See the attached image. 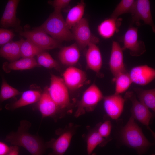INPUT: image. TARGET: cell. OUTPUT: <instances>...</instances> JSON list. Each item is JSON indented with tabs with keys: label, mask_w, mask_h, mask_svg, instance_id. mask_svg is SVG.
<instances>
[{
	"label": "cell",
	"mask_w": 155,
	"mask_h": 155,
	"mask_svg": "<svg viewBox=\"0 0 155 155\" xmlns=\"http://www.w3.org/2000/svg\"><path fill=\"white\" fill-rule=\"evenodd\" d=\"M115 82V94H120L126 91L132 83L127 72L121 73L114 78Z\"/></svg>",
	"instance_id": "83f0119b"
},
{
	"label": "cell",
	"mask_w": 155,
	"mask_h": 155,
	"mask_svg": "<svg viewBox=\"0 0 155 155\" xmlns=\"http://www.w3.org/2000/svg\"><path fill=\"white\" fill-rule=\"evenodd\" d=\"M14 29L0 28V46L12 40L15 36Z\"/></svg>",
	"instance_id": "d6a6232c"
},
{
	"label": "cell",
	"mask_w": 155,
	"mask_h": 155,
	"mask_svg": "<svg viewBox=\"0 0 155 155\" xmlns=\"http://www.w3.org/2000/svg\"><path fill=\"white\" fill-rule=\"evenodd\" d=\"M7 155H19L18 146L14 145L11 146L9 151Z\"/></svg>",
	"instance_id": "d590c367"
},
{
	"label": "cell",
	"mask_w": 155,
	"mask_h": 155,
	"mask_svg": "<svg viewBox=\"0 0 155 155\" xmlns=\"http://www.w3.org/2000/svg\"><path fill=\"white\" fill-rule=\"evenodd\" d=\"M36 61L39 66L49 69L54 68L59 70L60 69L58 62L48 52H43L37 56Z\"/></svg>",
	"instance_id": "f546056e"
},
{
	"label": "cell",
	"mask_w": 155,
	"mask_h": 155,
	"mask_svg": "<svg viewBox=\"0 0 155 155\" xmlns=\"http://www.w3.org/2000/svg\"><path fill=\"white\" fill-rule=\"evenodd\" d=\"M121 137L124 145L135 149L140 155L144 153L154 145L146 138L131 116L122 129Z\"/></svg>",
	"instance_id": "7a4b0ae2"
},
{
	"label": "cell",
	"mask_w": 155,
	"mask_h": 155,
	"mask_svg": "<svg viewBox=\"0 0 155 155\" xmlns=\"http://www.w3.org/2000/svg\"><path fill=\"white\" fill-rule=\"evenodd\" d=\"M31 126L30 122L21 121L17 131L9 133L5 140L13 145L23 147L31 155H43L47 149L46 143L39 136L29 132Z\"/></svg>",
	"instance_id": "6da1fadb"
},
{
	"label": "cell",
	"mask_w": 155,
	"mask_h": 155,
	"mask_svg": "<svg viewBox=\"0 0 155 155\" xmlns=\"http://www.w3.org/2000/svg\"><path fill=\"white\" fill-rule=\"evenodd\" d=\"M123 51L128 49L133 56H139L146 51L144 42L138 39V31L137 28L129 27L125 32L123 38Z\"/></svg>",
	"instance_id": "30bf717a"
},
{
	"label": "cell",
	"mask_w": 155,
	"mask_h": 155,
	"mask_svg": "<svg viewBox=\"0 0 155 155\" xmlns=\"http://www.w3.org/2000/svg\"><path fill=\"white\" fill-rule=\"evenodd\" d=\"M91 155H96V153H92V154H91Z\"/></svg>",
	"instance_id": "8d00e7d4"
},
{
	"label": "cell",
	"mask_w": 155,
	"mask_h": 155,
	"mask_svg": "<svg viewBox=\"0 0 155 155\" xmlns=\"http://www.w3.org/2000/svg\"><path fill=\"white\" fill-rule=\"evenodd\" d=\"M131 15L132 21L133 23L138 25L140 21L142 20L145 24L150 26L155 33V26L152 19L149 0H135Z\"/></svg>",
	"instance_id": "8fae6325"
},
{
	"label": "cell",
	"mask_w": 155,
	"mask_h": 155,
	"mask_svg": "<svg viewBox=\"0 0 155 155\" xmlns=\"http://www.w3.org/2000/svg\"><path fill=\"white\" fill-rule=\"evenodd\" d=\"M135 0H122L117 5L111 14V17L118 18L124 14H132L134 9Z\"/></svg>",
	"instance_id": "f1b7e54d"
},
{
	"label": "cell",
	"mask_w": 155,
	"mask_h": 155,
	"mask_svg": "<svg viewBox=\"0 0 155 155\" xmlns=\"http://www.w3.org/2000/svg\"><path fill=\"white\" fill-rule=\"evenodd\" d=\"M123 51L118 42H113L109 65L114 78L121 73L127 72L124 62Z\"/></svg>",
	"instance_id": "5bb4252c"
},
{
	"label": "cell",
	"mask_w": 155,
	"mask_h": 155,
	"mask_svg": "<svg viewBox=\"0 0 155 155\" xmlns=\"http://www.w3.org/2000/svg\"><path fill=\"white\" fill-rule=\"evenodd\" d=\"M77 125L70 123L65 128L56 131L58 136L46 142L47 149L51 148L52 152L49 155H64L68 148L72 138L78 128Z\"/></svg>",
	"instance_id": "8992f818"
},
{
	"label": "cell",
	"mask_w": 155,
	"mask_h": 155,
	"mask_svg": "<svg viewBox=\"0 0 155 155\" xmlns=\"http://www.w3.org/2000/svg\"><path fill=\"white\" fill-rule=\"evenodd\" d=\"M9 146L5 143L0 141V155H7L10 150Z\"/></svg>",
	"instance_id": "e575fe53"
},
{
	"label": "cell",
	"mask_w": 155,
	"mask_h": 155,
	"mask_svg": "<svg viewBox=\"0 0 155 155\" xmlns=\"http://www.w3.org/2000/svg\"><path fill=\"white\" fill-rule=\"evenodd\" d=\"M80 57L79 48L76 43L62 47L58 53L59 60L63 65L73 66L78 62Z\"/></svg>",
	"instance_id": "ffe728a7"
},
{
	"label": "cell",
	"mask_w": 155,
	"mask_h": 155,
	"mask_svg": "<svg viewBox=\"0 0 155 155\" xmlns=\"http://www.w3.org/2000/svg\"><path fill=\"white\" fill-rule=\"evenodd\" d=\"M20 56L22 58L34 57L46 51L37 46L29 40H20Z\"/></svg>",
	"instance_id": "4316f807"
},
{
	"label": "cell",
	"mask_w": 155,
	"mask_h": 155,
	"mask_svg": "<svg viewBox=\"0 0 155 155\" xmlns=\"http://www.w3.org/2000/svg\"><path fill=\"white\" fill-rule=\"evenodd\" d=\"M104 97L101 91L96 85L93 84L90 85L84 92L78 102L75 116L78 117L86 111H93Z\"/></svg>",
	"instance_id": "52a82bcc"
},
{
	"label": "cell",
	"mask_w": 155,
	"mask_h": 155,
	"mask_svg": "<svg viewBox=\"0 0 155 155\" xmlns=\"http://www.w3.org/2000/svg\"><path fill=\"white\" fill-rule=\"evenodd\" d=\"M139 101L149 109L155 111V89L135 88Z\"/></svg>",
	"instance_id": "484cf974"
},
{
	"label": "cell",
	"mask_w": 155,
	"mask_h": 155,
	"mask_svg": "<svg viewBox=\"0 0 155 155\" xmlns=\"http://www.w3.org/2000/svg\"><path fill=\"white\" fill-rule=\"evenodd\" d=\"M96 127L101 136L105 138H108L112 129V124L110 121L106 120L103 123H100Z\"/></svg>",
	"instance_id": "1f68e13d"
},
{
	"label": "cell",
	"mask_w": 155,
	"mask_h": 155,
	"mask_svg": "<svg viewBox=\"0 0 155 155\" xmlns=\"http://www.w3.org/2000/svg\"><path fill=\"white\" fill-rule=\"evenodd\" d=\"M132 83L144 86L152 82L155 78V70L147 65L135 66L129 73Z\"/></svg>",
	"instance_id": "2e32d148"
},
{
	"label": "cell",
	"mask_w": 155,
	"mask_h": 155,
	"mask_svg": "<svg viewBox=\"0 0 155 155\" xmlns=\"http://www.w3.org/2000/svg\"><path fill=\"white\" fill-rule=\"evenodd\" d=\"M47 89L51 97L57 106L60 113L70 108L71 104L68 89L63 79L51 74L50 85Z\"/></svg>",
	"instance_id": "5b68a950"
},
{
	"label": "cell",
	"mask_w": 155,
	"mask_h": 155,
	"mask_svg": "<svg viewBox=\"0 0 155 155\" xmlns=\"http://www.w3.org/2000/svg\"><path fill=\"white\" fill-rule=\"evenodd\" d=\"M121 21V19L111 17L105 19L98 26L97 30L99 34L105 39L110 38L119 31Z\"/></svg>",
	"instance_id": "44dd1931"
},
{
	"label": "cell",
	"mask_w": 155,
	"mask_h": 155,
	"mask_svg": "<svg viewBox=\"0 0 155 155\" xmlns=\"http://www.w3.org/2000/svg\"><path fill=\"white\" fill-rule=\"evenodd\" d=\"M88 47L86 54L87 67L99 75L102 64L100 50L95 44H90Z\"/></svg>",
	"instance_id": "ac0fdd59"
},
{
	"label": "cell",
	"mask_w": 155,
	"mask_h": 155,
	"mask_svg": "<svg viewBox=\"0 0 155 155\" xmlns=\"http://www.w3.org/2000/svg\"><path fill=\"white\" fill-rule=\"evenodd\" d=\"M20 93L16 88L9 85L3 79L0 92V110L2 109L1 104L3 101Z\"/></svg>",
	"instance_id": "4dcf8cb0"
},
{
	"label": "cell",
	"mask_w": 155,
	"mask_h": 155,
	"mask_svg": "<svg viewBox=\"0 0 155 155\" xmlns=\"http://www.w3.org/2000/svg\"><path fill=\"white\" fill-rule=\"evenodd\" d=\"M103 105L107 115L113 119H117L121 115L124 108L125 100L119 94L104 96Z\"/></svg>",
	"instance_id": "9a60e30c"
},
{
	"label": "cell",
	"mask_w": 155,
	"mask_h": 155,
	"mask_svg": "<svg viewBox=\"0 0 155 155\" xmlns=\"http://www.w3.org/2000/svg\"><path fill=\"white\" fill-rule=\"evenodd\" d=\"M70 0H54L49 1V3L54 8V10H61L70 3Z\"/></svg>",
	"instance_id": "836d02e7"
},
{
	"label": "cell",
	"mask_w": 155,
	"mask_h": 155,
	"mask_svg": "<svg viewBox=\"0 0 155 155\" xmlns=\"http://www.w3.org/2000/svg\"><path fill=\"white\" fill-rule=\"evenodd\" d=\"M124 98L125 100H129L131 102V116L135 120L138 121L145 126L154 137L155 133L149 126L150 120L153 116V114L149 109L138 100L136 96L133 92H127Z\"/></svg>",
	"instance_id": "ba28073f"
},
{
	"label": "cell",
	"mask_w": 155,
	"mask_h": 155,
	"mask_svg": "<svg viewBox=\"0 0 155 155\" xmlns=\"http://www.w3.org/2000/svg\"><path fill=\"white\" fill-rule=\"evenodd\" d=\"M85 7V3L81 1L69 10L65 21L67 26L70 29L83 18Z\"/></svg>",
	"instance_id": "d4e9b609"
},
{
	"label": "cell",
	"mask_w": 155,
	"mask_h": 155,
	"mask_svg": "<svg viewBox=\"0 0 155 155\" xmlns=\"http://www.w3.org/2000/svg\"><path fill=\"white\" fill-rule=\"evenodd\" d=\"M28 24L25 25L24 29L15 31L20 36L26 38L34 43L46 51L61 47V41L55 39L42 30L36 27L30 29Z\"/></svg>",
	"instance_id": "277c9868"
},
{
	"label": "cell",
	"mask_w": 155,
	"mask_h": 155,
	"mask_svg": "<svg viewBox=\"0 0 155 155\" xmlns=\"http://www.w3.org/2000/svg\"><path fill=\"white\" fill-rule=\"evenodd\" d=\"M71 29L74 39L79 48L83 49L90 44H96L99 42V39L91 33L88 22L85 18H83Z\"/></svg>",
	"instance_id": "9c48e42d"
},
{
	"label": "cell",
	"mask_w": 155,
	"mask_h": 155,
	"mask_svg": "<svg viewBox=\"0 0 155 155\" xmlns=\"http://www.w3.org/2000/svg\"><path fill=\"white\" fill-rule=\"evenodd\" d=\"M36 27L43 30L55 39L66 41L74 40L61 10H54L42 25Z\"/></svg>",
	"instance_id": "3957f363"
},
{
	"label": "cell",
	"mask_w": 155,
	"mask_h": 155,
	"mask_svg": "<svg viewBox=\"0 0 155 155\" xmlns=\"http://www.w3.org/2000/svg\"><path fill=\"white\" fill-rule=\"evenodd\" d=\"M39 66L34 57L22 58L12 62H5L3 64L2 67L6 73H9L11 70L28 69Z\"/></svg>",
	"instance_id": "7402d4cb"
},
{
	"label": "cell",
	"mask_w": 155,
	"mask_h": 155,
	"mask_svg": "<svg viewBox=\"0 0 155 155\" xmlns=\"http://www.w3.org/2000/svg\"><path fill=\"white\" fill-rule=\"evenodd\" d=\"M37 102V108L42 118L54 117L60 113L57 106L49 94L47 88L44 89Z\"/></svg>",
	"instance_id": "e0dca14e"
},
{
	"label": "cell",
	"mask_w": 155,
	"mask_h": 155,
	"mask_svg": "<svg viewBox=\"0 0 155 155\" xmlns=\"http://www.w3.org/2000/svg\"><path fill=\"white\" fill-rule=\"evenodd\" d=\"M20 42L11 41L1 46L0 57L4 58L10 62L18 60L20 56Z\"/></svg>",
	"instance_id": "cb8c5ba5"
},
{
	"label": "cell",
	"mask_w": 155,
	"mask_h": 155,
	"mask_svg": "<svg viewBox=\"0 0 155 155\" xmlns=\"http://www.w3.org/2000/svg\"><path fill=\"white\" fill-rule=\"evenodd\" d=\"M85 140L87 154L91 155L97 146H104L111 139L105 138L101 136L95 127L89 131L86 136Z\"/></svg>",
	"instance_id": "603a6c76"
},
{
	"label": "cell",
	"mask_w": 155,
	"mask_h": 155,
	"mask_svg": "<svg viewBox=\"0 0 155 155\" xmlns=\"http://www.w3.org/2000/svg\"><path fill=\"white\" fill-rule=\"evenodd\" d=\"M41 91L37 89L26 91L22 94L20 98L15 102L7 104L5 108L9 110H14L18 108L37 102L42 94Z\"/></svg>",
	"instance_id": "d6986e66"
},
{
	"label": "cell",
	"mask_w": 155,
	"mask_h": 155,
	"mask_svg": "<svg viewBox=\"0 0 155 155\" xmlns=\"http://www.w3.org/2000/svg\"><path fill=\"white\" fill-rule=\"evenodd\" d=\"M19 0H9L6 5L2 16L0 20V26L5 28H14V31L23 30L20 20L16 16Z\"/></svg>",
	"instance_id": "7c38bea8"
},
{
	"label": "cell",
	"mask_w": 155,
	"mask_h": 155,
	"mask_svg": "<svg viewBox=\"0 0 155 155\" xmlns=\"http://www.w3.org/2000/svg\"><path fill=\"white\" fill-rule=\"evenodd\" d=\"M63 76V79L68 89L72 90L79 88L88 82L85 72L73 66L67 68Z\"/></svg>",
	"instance_id": "4fadbf2b"
}]
</instances>
